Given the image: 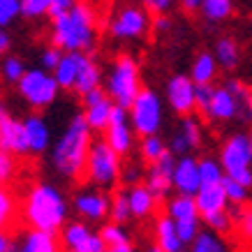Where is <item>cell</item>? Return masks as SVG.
I'll use <instances>...</instances> for the list:
<instances>
[{
	"instance_id": "obj_1",
	"label": "cell",
	"mask_w": 252,
	"mask_h": 252,
	"mask_svg": "<svg viewBox=\"0 0 252 252\" xmlns=\"http://www.w3.org/2000/svg\"><path fill=\"white\" fill-rule=\"evenodd\" d=\"M93 146V130L84 114H77L65 127L63 137L51 151V164L65 178H79L86 174V160Z\"/></svg>"
},
{
	"instance_id": "obj_2",
	"label": "cell",
	"mask_w": 252,
	"mask_h": 252,
	"mask_svg": "<svg viewBox=\"0 0 252 252\" xmlns=\"http://www.w3.org/2000/svg\"><path fill=\"white\" fill-rule=\"evenodd\" d=\"M21 215L28 227L61 231L67 222V201L56 185L37 183L32 185L23 199Z\"/></svg>"
},
{
	"instance_id": "obj_3",
	"label": "cell",
	"mask_w": 252,
	"mask_h": 252,
	"mask_svg": "<svg viewBox=\"0 0 252 252\" xmlns=\"http://www.w3.org/2000/svg\"><path fill=\"white\" fill-rule=\"evenodd\" d=\"M97 16L88 2H77L67 14L51 21V44L63 51H91L95 46Z\"/></svg>"
},
{
	"instance_id": "obj_4",
	"label": "cell",
	"mask_w": 252,
	"mask_h": 252,
	"mask_svg": "<svg viewBox=\"0 0 252 252\" xmlns=\"http://www.w3.org/2000/svg\"><path fill=\"white\" fill-rule=\"evenodd\" d=\"M141 91L139 63L132 56H118L107 74V93L116 104L130 109L134 97Z\"/></svg>"
},
{
	"instance_id": "obj_5",
	"label": "cell",
	"mask_w": 252,
	"mask_h": 252,
	"mask_svg": "<svg viewBox=\"0 0 252 252\" xmlns=\"http://www.w3.org/2000/svg\"><path fill=\"white\" fill-rule=\"evenodd\" d=\"M19 95L23 97V102L31 109H46L51 107L58 97V93L63 91L58 81H56L54 72H49L44 67L26 69V74L21 77V81L16 84Z\"/></svg>"
},
{
	"instance_id": "obj_6",
	"label": "cell",
	"mask_w": 252,
	"mask_h": 252,
	"mask_svg": "<svg viewBox=\"0 0 252 252\" xmlns=\"http://www.w3.org/2000/svg\"><path fill=\"white\" fill-rule=\"evenodd\" d=\"M121 155L107 141H95L91 146V153L86 160V176L93 185H97L102 190L114 188L121 181Z\"/></svg>"
},
{
	"instance_id": "obj_7",
	"label": "cell",
	"mask_w": 252,
	"mask_h": 252,
	"mask_svg": "<svg viewBox=\"0 0 252 252\" xmlns=\"http://www.w3.org/2000/svg\"><path fill=\"white\" fill-rule=\"evenodd\" d=\"M220 164L224 174L252 188V148L248 134H231L220 148Z\"/></svg>"
},
{
	"instance_id": "obj_8",
	"label": "cell",
	"mask_w": 252,
	"mask_h": 252,
	"mask_svg": "<svg viewBox=\"0 0 252 252\" xmlns=\"http://www.w3.org/2000/svg\"><path fill=\"white\" fill-rule=\"evenodd\" d=\"M127 114H130V123L139 137L158 134L162 127V118H164L160 95L151 88H141L127 109Z\"/></svg>"
},
{
	"instance_id": "obj_9",
	"label": "cell",
	"mask_w": 252,
	"mask_h": 252,
	"mask_svg": "<svg viewBox=\"0 0 252 252\" xmlns=\"http://www.w3.org/2000/svg\"><path fill=\"white\" fill-rule=\"evenodd\" d=\"M167 213L174 218L176 229H178V236L185 245H192V241L197 238L199 224H201V213H199L197 199L192 194H176L167 206Z\"/></svg>"
},
{
	"instance_id": "obj_10",
	"label": "cell",
	"mask_w": 252,
	"mask_h": 252,
	"mask_svg": "<svg viewBox=\"0 0 252 252\" xmlns=\"http://www.w3.org/2000/svg\"><path fill=\"white\" fill-rule=\"evenodd\" d=\"M151 28V16L146 7H134L127 5L123 7L118 14L111 19L109 23V31L116 39H139L144 37Z\"/></svg>"
},
{
	"instance_id": "obj_11",
	"label": "cell",
	"mask_w": 252,
	"mask_h": 252,
	"mask_svg": "<svg viewBox=\"0 0 252 252\" xmlns=\"http://www.w3.org/2000/svg\"><path fill=\"white\" fill-rule=\"evenodd\" d=\"M104 132H107L104 141H107L121 158L132 151V146H134V134H137V132H134V127H132L130 114H127V109L125 107L116 104L114 114H111V121H109V125H107V130Z\"/></svg>"
},
{
	"instance_id": "obj_12",
	"label": "cell",
	"mask_w": 252,
	"mask_h": 252,
	"mask_svg": "<svg viewBox=\"0 0 252 252\" xmlns=\"http://www.w3.org/2000/svg\"><path fill=\"white\" fill-rule=\"evenodd\" d=\"M167 102L178 116H190L197 109V84L192 77L176 74L167 81Z\"/></svg>"
},
{
	"instance_id": "obj_13",
	"label": "cell",
	"mask_w": 252,
	"mask_h": 252,
	"mask_svg": "<svg viewBox=\"0 0 252 252\" xmlns=\"http://www.w3.org/2000/svg\"><path fill=\"white\" fill-rule=\"evenodd\" d=\"M176 160H178V158H176L171 151H167L160 160L153 162V164H151V169H148L146 185L153 190V194L158 199L167 197L169 192L174 190V167H176Z\"/></svg>"
},
{
	"instance_id": "obj_14",
	"label": "cell",
	"mask_w": 252,
	"mask_h": 252,
	"mask_svg": "<svg viewBox=\"0 0 252 252\" xmlns=\"http://www.w3.org/2000/svg\"><path fill=\"white\" fill-rule=\"evenodd\" d=\"M0 148L14 153L16 158H23V155L31 153V144H28L23 121H16L12 116H5L0 121Z\"/></svg>"
},
{
	"instance_id": "obj_15",
	"label": "cell",
	"mask_w": 252,
	"mask_h": 252,
	"mask_svg": "<svg viewBox=\"0 0 252 252\" xmlns=\"http://www.w3.org/2000/svg\"><path fill=\"white\" fill-rule=\"evenodd\" d=\"M74 211L88 222H102L111 213V199L107 197V192L86 190L74 199Z\"/></svg>"
},
{
	"instance_id": "obj_16",
	"label": "cell",
	"mask_w": 252,
	"mask_h": 252,
	"mask_svg": "<svg viewBox=\"0 0 252 252\" xmlns=\"http://www.w3.org/2000/svg\"><path fill=\"white\" fill-rule=\"evenodd\" d=\"M201 188V171H199V160L192 155H181L174 167V190L178 194H197Z\"/></svg>"
},
{
	"instance_id": "obj_17",
	"label": "cell",
	"mask_w": 252,
	"mask_h": 252,
	"mask_svg": "<svg viewBox=\"0 0 252 252\" xmlns=\"http://www.w3.org/2000/svg\"><path fill=\"white\" fill-rule=\"evenodd\" d=\"M241 104H243V102H241L227 86L215 88L213 97H211V104H208V109H206V118H211V121H231V118H236Z\"/></svg>"
},
{
	"instance_id": "obj_18",
	"label": "cell",
	"mask_w": 252,
	"mask_h": 252,
	"mask_svg": "<svg viewBox=\"0 0 252 252\" xmlns=\"http://www.w3.org/2000/svg\"><path fill=\"white\" fill-rule=\"evenodd\" d=\"M84 58H86L84 51H65L63 54L61 63L54 67V77L63 91H74V84H77V79H79Z\"/></svg>"
},
{
	"instance_id": "obj_19",
	"label": "cell",
	"mask_w": 252,
	"mask_h": 252,
	"mask_svg": "<svg viewBox=\"0 0 252 252\" xmlns=\"http://www.w3.org/2000/svg\"><path fill=\"white\" fill-rule=\"evenodd\" d=\"M153 236H155V250H160V252H181L185 248V243L178 236L174 218L169 213L155 220Z\"/></svg>"
},
{
	"instance_id": "obj_20",
	"label": "cell",
	"mask_w": 252,
	"mask_h": 252,
	"mask_svg": "<svg viewBox=\"0 0 252 252\" xmlns=\"http://www.w3.org/2000/svg\"><path fill=\"white\" fill-rule=\"evenodd\" d=\"M26 125V134H28V144H31V153L32 155H42L51 144V130L46 121L39 114H31L23 118Z\"/></svg>"
},
{
	"instance_id": "obj_21",
	"label": "cell",
	"mask_w": 252,
	"mask_h": 252,
	"mask_svg": "<svg viewBox=\"0 0 252 252\" xmlns=\"http://www.w3.org/2000/svg\"><path fill=\"white\" fill-rule=\"evenodd\" d=\"M194 199H197V206H199V213L201 215L215 213V211H224L227 204H229V197H227V192H224V185L222 183L201 185L199 192L194 194Z\"/></svg>"
},
{
	"instance_id": "obj_22",
	"label": "cell",
	"mask_w": 252,
	"mask_h": 252,
	"mask_svg": "<svg viewBox=\"0 0 252 252\" xmlns=\"http://www.w3.org/2000/svg\"><path fill=\"white\" fill-rule=\"evenodd\" d=\"M127 201H130V211H132V218H137V220H146V218H151L155 211V204H158V197L153 194V190L148 188V185H130V190H127Z\"/></svg>"
},
{
	"instance_id": "obj_23",
	"label": "cell",
	"mask_w": 252,
	"mask_h": 252,
	"mask_svg": "<svg viewBox=\"0 0 252 252\" xmlns=\"http://www.w3.org/2000/svg\"><path fill=\"white\" fill-rule=\"evenodd\" d=\"M61 245L63 241L58 236V231L35 229V227H31V231H26V236L21 238L23 252H58Z\"/></svg>"
},
{
	"instance_id": "obj_24",
	"label": "cell",
	"mask_w": 252,
	"mask_h": 252,
	"mask_svg": "<svg viewBox=\"0 0 252 252\" xmlns=\"http://www.w3.org/2000/svg\"><path fill=\"white\" fill-rule=\"evenodd\" d=\"M114 107H116V102L109 97V95L104 99L95 102V104H88V107H86L84 116H86V121H88V125H91L93 132H104L107 130L109 121H111V114H114Z\"/></svg>"
},
{
	"instance_id": "obj_25",
	"label": "cell",
	"mask_w": 252,
	"mask_h": 252,
	"mask_svg": "<svg viewBox=\"0 0 252 252\" xmlns=\"http://www.w3.org/2000/svg\"><path fill=\"white\" fill-rule=\"evenodd\" d=\"M218 61H215V54H208V51H201L197 54L194 63H192L190 77L194 79V84H213L215 77H218Z\"/></svg>"
},
{
	"instance_id": "obj_26",
	"label": "cell",
	"mask_w": 252,
	"mask_h": 252,
	"mask_svg": "<svg viewBox=\"0 0 252 252\" xmlns=\"http://www.w3.org/2000/svg\"><path fill=\"white\" fill-rule=\"evenodd\" d=\"M102 238H104V243H107V250L111 252H132V238L127 236V231L123 229L121 222H109L102 227Z\"/></svg>"
},
{
	"instance_id": "obj_27",
	"label": "cell",
	"mask_w": 252,
	"mask_h": 252,
	"mask_svg": "<svg viewBox=\"0 0 252 252\" xmlns=\"http://www.w3.org/2000/svg\"><path fill=\"white\" fill-rule=\"evenodd\" d=\"M93 231L86 227L84 222H65V227L61 229V241L65 248H69V250L79 252L81 250V245L91 238Z\"/></svg>"
},
{
	"instance_id": "obj_28",
	"label": "cell",
	"mask_w": 252,
	"mask_h": 252,
	"mask_svg": "<svg viewBox=\"0 0 252 252\" xmlns=\"http://www.w3.org/2000/svg\"><path fill=\"white\" fill-rule=\"evenodd\" d=\"M99 81H102V69L95 61H91L88 56L84 58V65H81V72H79V79L77 84H74V91L79 95H84V93L93 91V88H97Z\"/></svg>"
},
{
	"instance_id": "obj_29",
	"label": "cell",
	"mask_w": 252,
	"mask_h": 252,
	"mask_svg": "<svg viewBox=\"0 0 252 252\" xmlns=\"http://www.w3.org/2000/svg\"><path fill=\"white\" fill-rule=\"evenodd\" d=\"M199 12L211 23L227 21V19L234 14V0H201Z\"/></svg>"
},
{
	"instance_id": "obj_30",
	"label": "cell",
	"mask_w": 252,
	"mask_h": 252,
	"mask_svg": "<svg viewBox=\"0 0 252 252\" xmlns=\"http://www.w3.org/2000/svg\"><path fill=\"white\" fill-rule=\"evenodd\" d=\"M215 61L224 69H234L238 65V44L231 37H222L215 44Z\"/></svg>"
},
{
	"instance_id": "obj_31",
	"label": "cell",
	"mask_w": 252,
	"mask_h": 252,
	"mask_svg": "<svg viewBox=\"0 0 252 252\" xmlns=\"http://www.w3.org/2000/svg\"><path fill=\"white\" fill-rule=\"evenodd\" d=\"M192 250L194 252H224L227 245H224V241L220 238L218 231L208 229V231H199L197 234V238L192 241Z\"/></svg>"
},
{
	"instance_id": "obj_32",
	"label": "cell",
	"mask_w": 252,
	"mask_h": 252,
	"mask_svg": "<svg viewBox=\"0 0 252 252\" xmlns=\"http://www.w3.org/2000/svg\"><path fill=\"white\" fill-rule=\"evenodd\" d=\"M0 74L7 84H19L21 77L26 74V63L19 56H2V65H0Z\"/></svg>"
},
{
	"instance_id": "obj_33",
	"label": "cell",
	"mask_w": 252,
	"mask_h": 252,
	"mask_svg": "<svg viewBox=\"0 0 252 252\" xmlns=\"http://www.w3.org/2000/svg\"><path fill=\"white\" fill-rule=\"evenodd\" d=\"M167 151H169L167 144H164L158 134H148V137H144V141H141V158H144L146 162H151V164L160 160Z\"/></svg>"
},
{
	"instance_id": "obj_34",
	"label": "cell",
	"mask_w": 252,
	"mask_h": 252,
	"mask_svg": "<svg viewBox=\"0 0 252 252\" xmlns=\"http://www.w3.org/2000/svg\"><path fill=\"white\" fill-rule=\"evenodd\" d=\"M199 171H201V185L208 183H222L224 178V169H222L220 160H213V158H204L199 160Z\"/></svg>"
},
{
	"instance_id": "obj_35",
	"label": "cell",
	"mask_w": 252,
	"mask_h": 252,
	"mask_svg": "<svg viewBox=\"0 0 252 252\" xmlns=\"http://www.w3.org/2000/svg\"><path fill=\"white\" fill-rule=\"evenodd\" d=\"M201 220L208 229L218 231V234H229L231 227H234V220H231V213L224 208V211H215V213L201 215Z\"/></svg>"
},
{
	"instance_id": "obj_36",
	"label": "cell",
	"mask_w": 252,
	"mask_h": 252,
	"mask_svg": "<svg viewBox=\"0 0 252 252\" xmlns=\"http://www.w3.org/2000/svg\"><path fill=\"white\" fill-rule=\"evenodd\" d=\"M222 185H224V192H227V197H229L231 204H238V206H241V204H245L248 197H250L252 188L243 185L241 181L231 178V176H224V178H222Z\"/></svg>"
},
{
	"instance_id": "obj_37",
	"label": "cell",
	"mask_w": 252,
	"mask_h": 252,
	"mask_svg": "<svg viewBox=\"0 0 252 252\" xmlns=\"http://www.w3.org/2000/svg\"><path fill=\"white\" fill-rule=\"evenodd\" d=\"M109 218H111L114 222H121V224H125V222L132 218L127 192H118V194L111 197V213H109Z\"/></svg>"
},
{
	"instance_id": "obj_38",
	"label": "cell",
	"mask_w": 252,
	"mask_h": 252,
	"mask_svg": "<svg viewBox=\"0 0 252 252\" xmlns=\"http://www.w3.org/2000/svg\"><path fill=\"white\" fill-rule=\"evenodd\" d=\"M23 16V0H0V26H12Z\"/></svg>"
},
{
	"instance_id": "obj_39",
	"label": "cell",
	"mask_w": 252,
	"mask_h": 252,
	"mask_svg": "<svg viewBox=\"0 0 252 252\" xmlns=\"http://www.w3.org/2000/svg\"><path fill=\"white\" fill-rule=\"evenodd\" d=\"M16 215V201L7 190L0 188V229H7Z\"/></svg>"
},
{
	"instance_id": "obj_40",
	"label": "cell",
	"mask_w": 252,
	"mask_h": 252,
	"mask_svg": "<svg viewBox=\"0 0 252 252\" xmlns=\"http://www.w3.org/2000/svg\"><path fill=\"white\" fill-rule=\"evenodd\" d=\"M178 130L185 134V139L190 141L192 148H199V144H201V125H199L194 118L183 116V121H181V127H178Z\"/></svg>"
},
{
	"instance_id": "obj_41",
	"label": "cell",
	"mask_w": 252,
	"mask_h": 252,
	"mask_svg": "<svg viewBox=\"0 0 252 252\" xmlns=\"http://www.w3.org/2000/svg\"><path fill=\"white\" fill-rule=\"evenodd\" d=\"M16 176V155L0 148V183H7Z\"/></svg>"
},
{
	"instance_id": "obj_42",
	"label": "cell",
	"mask_w": 252,
	"mask_h": 252,
	"mask_svg": "<svg viewBox=\"0 0 252 252\" xmlns=\"http://www.w3.org/2000/svg\"><path fill=\"white\" fill-rule=\"evenodd\" d=\"M54 0H23V16L26 19H39L46 16L49 7H51Z\"/></svg>"
},
{
	"instance_id": "obj_43",
	"label": "cell",
	"mask_w": 252,
	"mask_h": 252,
	"mask_svg": "<svg viewBox=\"0 0 252 252\" xmlns=\"http://www.w3.org/2000/svg\"><path fill=\"white\" fill-rule=\"evenodd\" d=\"M63 51L58 44H51V46H46L44 51H42V56H39V63H42V67L44 69H49V72H54V67L61 63V58H63Z\"/></svg>"
},
{
	"instance_id": "obj_44",
	"label": "cell",
	"mask_w": 252,
	"mask_h": 252,
	"mask_svg": "<svg viewBox=\"0 0 252 252\" xmlns=\"http://www.w3.org/2000/svg\"><path fill=\"white\" fill-rule=\"evenodd\" d=\"M169 151L176 155V158H181V155H190L194 148L190 146V141L185 139V134L181 130H176V134L171 137V144H169Z\"/></svg>"
},
{
	"instance_id": "obj_45",
	"label": "cell",
	"mask_w": 252,
	"mask_h": 252,
	"mask_svg": "<svg viewBox=\"0 0 252 252\" xmlns=\"http://www.w3.org/2000/svg\"><path fill=\"white\" fill-rule=\"evenodd\" d=\"M215 86L213 84H197V109L206 116V109L211 104V97H213Z\"/></svg>"
},
{
	"instance_id": "obj_46",
	"label": "cell",
	"mask_w": 252,
	"mask_h": 252,
	"mask_svg": "<svg viewBox=\"0 0 252 252\" xmlns=\"http://www.w3.org/2000/svg\"><path fill=\"white\" fill-rule=\"evenodd\" d=\"M238 234L245 243H252V208H245L243 213L238 215Z\"/></svg>"
},
{
	"instance_id": "obj_47",
	"label": "cell",
	"mask_w": 252,
	"mask_h": 252,
	"mask_svg": "<svg viewBox=\"0 0 252 252\" xmlns=\"http://www.w3.org/2000/svg\"><path fill=\"white\" fill-rule=\"evenodd\" d=\"M74 5H77V0H54V2H51V7H49V12H46V16L54 21V19H58V16L67 14Z\"/></svg>"
},
{
	"instance_id": "obj_48",
	"label": "cell",
	"mask_w": 252,
	"mask_h": 252,
	"mask_svg": "<svg viewBox=\"0 0 252 252\" xmlns=\"http://www.w3.org/2000/svg\"><path fill=\"white\" fill-rule=\"evenodd\" d=\"M104 250H107V243H104L102 234H91V238L81 245L79 252H104Z\"/></svg>"
},
{
	"instance_id": "obj_49",
	"label": "cell",
	"mask_w": 252,
	"mask_h": 252,
	"mask_svg": "<svg viewBox=\"0 0 252 252\" xmlns=\"http://www.w3.org/2000/svg\"><path fill=\"white\" fill-rule=\"evenodd\" d=\"M144 2V7L148 12H153V14H162V12H167L171 5H174V0H141Z\"/></svg>"
},
{
	"instance_id": "obj_50",
	"label": "cell",
	"mask_w": 252,
	"mask_h": 252,
	"mask_svg": "<svg viewBox=\"0 0 252 252\" xmlns=\"http://www.w3.org/2000/svg\"><path fill=\"white\" fill-rule=\"evenodd\" d=\"M227 88H229L231 93H234V95H236L238 99H241V102H248V97H250V88H248V86L243 84V81H236V79H234V81H229V84H227Z\"/></svg>"
},
{
	"instance_id": "obj_51",
	"label": "cell",
	"mask_w": 252,
	"mask_h": 252,
	"mask_svg": "<svg viewBox=\"0 0 252 252\" xmlns=\"http://www.w3.org/2000/svg\"><path fill=\"white\" fill-rule=\"evenodd\" d=\"M109 93L102 91V86H97V88H93V91L84 93L81 95V99H84V107H88V104H95V102H99V99H104Z\"/></svg>"
},
{
	"instance_id": "obj_52",
	"label": "cell",
	"mask_w": 252,
	"mask_h": 252,
	"mask_svg": "<svg viewBox=\"0 0 252 252\" xmlns=\"http://www.w3.org/2000/svg\"><path fill=\"white\" fill-rule=\"evenodd\" d=\"M139 176H141V169H139L137 164H130V167H125V169L121 171V178L125 181V183H130V185L137 183Z\"/></svg>"
},
{
	"instance_id": "obj_53",
	"label": "cell",
	"mask_w": 252,
	"mask_h": 252,
	"mask_svg": "<svg viewBox=\"0 0 252 252\" xmlns=\"http://www.w3.org/2000/svg\"><path fill=\"white\" fill-rule=\"evenodd\" d=\"M9 49H12V35H9V31L5 26H0V58L7 56Z\"/></svg>"
},
{
	"instance_id": "obj_54",
	"label": "cell",
	"mask_w": 252,
	"mask_h": 252,
	"mask_svg": "<svg viewBox=\"0 0 252 252\" xmlns=\"http://www.w3.org/2000/svg\"><path fill=\"white\" fill-rule=\"evenodd\" d=\"M153 28L158 32H167L169 28H171V21H169L167 16H164V12L162 14H155V19H153Z\"/></svg>"
},
{
	"instance_id": "obj_55",
	"label": "cell",
	"mask_w": 252,
	"mask_h": 252,
	"mask_svg": "<svg viewBox=\"0 0 252 252\" xmlns=\"http://www.w3.org/2000/svg\"><path fill=\"white\" fill-rule=\"evenodd\" d=\"M14 250V241L7 234V229H0V252H9Z\"/></svg>"
},
{
	"instance_id": "obj_56",
	"label": "cell",
	"mask_w": 252,
	"mask_h": 252,
	"mask_svg": "<svg viewBox=\"0 0 252 252\" xmlns=\"http://www.w3.org/2000/svg\"><path fill=\"white\" fill-rule=\"evenodd\" d=\"M181 5H183V9H188V12H194V9H199L201 0H181Z\"/></svg>"
},
{
	"instance_id": "obj_57",
	"label": "cell",
	"mask_w": 252,
	"mask_h": 252,
	"mask_svg": "<svg viewBox=\"0 0 252 252\" xmlns=\"http://www.w3.org/2000/svg\"><path fill=\"white\" fill-rule=\"evenodd\" d=\"M245 107H248V116L252 118V93H250V97H248V102H245Z\"/></svg>"
},
{
	"instance_id": "obj_58",
	"label": "cell",
	"mask_w": 252,
	"mask_h": 252,
	"mask_svg": "<svg viewBox=\"0 0 252 252\" xmlns=\"http://www.w3.org/2000/svg\"><path fill=\"white\" fill-rule=\"evenodd\" d=\"M5 116H9V114H7V109H5V104H2V99H0V121H2Z\"/></svg>"
},
{
	"instance_id": "obj_59",
	"label": "cell",
	"mask_w": 252,
	"mask_h": 252,
	"mask_svg": "<svg viewBox=\"0 0 252 252\" xmlns=\"http://www.w3.org/2000/svg\"><path fill=\"white\" fill-rule=\"evenodd\" d=\"M248 137H250V148H252V134H248Z\"/></svg>"
},
{
	"instance_id": "obj_60",
	"label": "cell",
	"mask_w": 252,
	"mask_h": 252,
	"mask_svg": "<svg viewBox=\"0 0 252 252\" xmlns=\"http://www.w3.org/2000/svg\"><path fill=\"white\" fill-rule=\"evenodd\" d=\"M0 188H2V183H0Z\"/></svg>"
}]
</instances>
